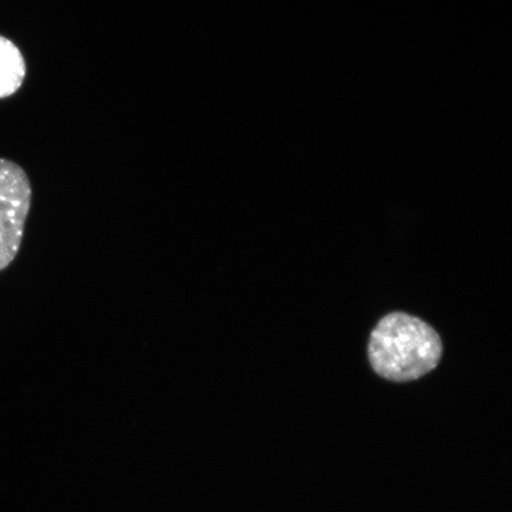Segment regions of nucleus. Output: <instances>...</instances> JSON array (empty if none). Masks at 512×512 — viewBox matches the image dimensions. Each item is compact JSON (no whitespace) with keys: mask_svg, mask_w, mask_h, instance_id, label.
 <instances>
[{"mask_svg":"<svg viewBox=\"0 0 512 512\" xmlns=\"http://www.w3.org/2000/svg\"><path fill=\"white\" fill-rule=\"evenodd\" d=\"M368 355L371 367L383 379L408 382L437 368L443 343L424 320L394 312L383 317L371 332Z\"/></svg>","mask_w":512,"mask_h":512,"instance_id":"f257e3e1","label":"nucleus"},{"mask_svg":"<svg viewBox=\"0 0 512 512\" xmlns=\"http://www.w3.org/2000/svg\"><path fill=\"white\" fill-rule=\"evenodd\" d=\"M32 201L29 176L21 165L0 158V272L21 249Z\"/></svg>","mask_w":512,"mask_h":512,"instance_id":"f03ea898","label":"nucleus"},{"mask_svg":"<svg viewBox=\"0 0 512 512\" xmlns=\"http://www.w3.org/2000/svg\"><path fill=\"white\" fill-rule=\"evenodd\" d=\"M27 62L10 38L0 35V100L15 95L27 78Z\"/></svg>","mask_w":512,"mask_h":512,"instance_id":"7ed1b4c3","label":"nucleus"}]
</instances>
